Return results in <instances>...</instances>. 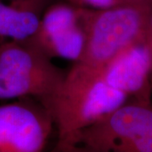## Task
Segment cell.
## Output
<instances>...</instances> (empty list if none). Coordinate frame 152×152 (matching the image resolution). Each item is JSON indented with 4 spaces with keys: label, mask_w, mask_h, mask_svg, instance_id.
Returning <instances> with one entry per match:
<instances>
[{
    "label": "cell",
    "mask_w": 152,
    "mask_h": 152,
    "mask_svg": "<svg viewBox=\"0 0 152 152\" xmlns=\"http://www.w3.org/2000/svg\"><path fill=\"white\" fill-rule=\"evenodd\" d=\"M144 37H145L146 43L149 46V48L151 50V53L152 55V8L151 9L148 17H147Z\"/></svg>",
    "instance_id": "obj_10"
},
{
    "label": "cell",
    "mask_w": 152,
    "mask_h": 152,
    "mask_svg": "<svg viewBox=\"0 0 152 152\" xmlns=\"http://www.w3.org/2000/svg\"><path fill=\"white\" fill-rule=\"evenodd\" d=\"M97 69L109 86L129 99L151 102L152 55L145 37Z\"/></svg>",
    "instance_id": "obj_7"
},
{
    "label": "cell",
    "mask_w": 152,
    "mask_h": 152,
    "mask_svg": "<svg viewBox=\"0 0 152 152\" xmlns=\"http://www.w3.org/2000/svg\"><path fill=\"white\" fill-rule=\"evenodd\" d=\"M73 4L91 9V10H106L115 6L122 5L125 4L136 3L134 0H65Z\"/></svg>",
    "instance_id": "obj_9"
},
{
    "label": "cell",
    "mask_w": 152,
    "mask_h": 152,
    "mask_svg": "<svg viewBox=\"0 0 152 152\" xmlns=\"http://www.w3.org/2000/svg\"><path fill=\"white\" fill-rule=\"evenodd\" d=\"M54 122L48 109L32 97L0 106V152H40Z\"/></svg>",
    "instance_id": "obj_6"
},
{
    "label": "cell",
    "mask_w": 152,
    "mask_h": 152,
    "mask_svg": "<svg viewBox=\"0 0 152 152\" xmlns=\"http://www.w3.org/2000/svg\"><path fill=\"white\" fill-rule=\"evenodd\" d=\"M93 10L67 1L49 4L29 42L52 59L79 63L86 51Z\"/></svg>",
    "instance_id": "obj_5"
},
{
    "label": "cell",
    "mask_w": 152,
    "mask_h": 152,
    "mask_svg": "<svg viewBox=\"0 0 152 152\" xmlns=\"http://www.w3.org/2000/svg\"><path fill=\"white\" fill-rule=\"evenodd\" d=\"M65 75L29 42L0 47V100L32 97L48 108Z\"/></svg>",
    "instance_id": "obj_2"
},
{
    "label": "cell",
    "mask_w": 152,
    "mask_h": 152,
    "mask_svg": "<svg viewBox=\"0 0 152 152\" xmlns=\"http://www.w3.org/2000/svg\"><path fill=\"white\" fill-rule=\"evenodd\" d=\"M50 0H0V47L29 42Z\"/></svg>",
    "instance_id": "obj_8"
},
{
    "label": "cell",
    "mask_w": 152,
    "mask_h": 152,
    "mask_svg": "<svg viewBox=\"0 0 152 152\" xmlns=\"http://www.w3.org/2000/svg\"><path fill=\"white\" fill-rule=\"evenodd\" d=\"M134 1L138 4H143L152 6V0H134Z\"/></svg>",
    "instance_id": "obj_11"
},
{
    "label": "cell",
    "mask_w": 152,
    "mask_h": 152,
    "mask_svg": "<svg viewBox=\"0 0 152 152\" xmlns=\"http://www.w3.org/2000/svg\"><path fill=\"white\" fill-rule=\"evenodd\" d=\"M129 97L106 83L97 69L74 64L48 109L58 129L56 149L70 151L77 134L97 123Z\"/></svg>",
    "instance_id": "obj_1"
},
{
    "label": "cell",
    "mask_w": 152,
    "mask_h": 152,
    "mask_svg": "<svg viewBox=\"0 0 152 152\" xmlns=\"http://www.w3.org/2000/svg\"><path fill=\"white\" fill-rule=\"evenodd\" d=\"M70 151L152 152V103L129 99L80 131Z\"/></svg>",
    "instance_id": "obj_3"
},
{
    "label": "cell",
    "mask_w": 152,
    "mask_h": 152,
    "mask_svg": "<svg viewBox=\"0 0 152 152\" xmlns=\"http://www.w3.org/2000/svg\"><path fill=\"white\" fill-rule=\"evenodd\" d=\"M151 8L131 3L106 10H94L86 51L79 63L99 69L144 37Z\"/></svg>",
    "instance_id": "obj_4"
}]
</instances>
